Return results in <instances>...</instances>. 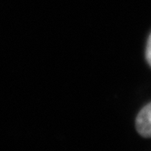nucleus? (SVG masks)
Instances as JSON below:
<instances>
[{
    "instance_id": "f257e3e1",
    "label": "nucleus",
    "mask_w": 151,
    "mask_h": 151,
    "mask_svg": "<svg viewBox=\"0 0 151 151\" xmlns=\"http://www.w3.org/2000/svg\"><path fill=\"white\" fill-rule=\"evenodd\" d=\"M137 132L144 137H151V102L145 106L136 119Z\"/></svg>"
},
{
    "instance_id": "f03ea898",
    "label": "nucleus",
    "mask_w": 151,
    "mask_h": 151,
    "mask_svg": "<svg viewBox=\"0 0 151 151\" xmlns=\"http://www.w3.org/2000/svg\"><path fill=\"white\" fill-rule=\"evenodd\" d=\"M146 58L148 62V64L151 67V34L148 37L147 44V48H146Z\"/></svg>"
}]
</instances>
